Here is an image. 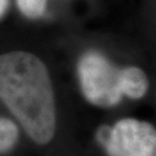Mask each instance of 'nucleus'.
<instances>
[{"instance_id":"2","label":"nucleus","mask_w":156,"mask_h":156,"mask_svg":"<svg viewBox=\"0 0 156 156\" xmlns=\"http://www.w3.org/2000/svg\"><path fill=\"white\" fill-rule=\"evenodd\" d=\"M119 71L103 53L90 50L78 62V78L84 98L100 108H111L123 100Z\"/></svg>"},{"instance_id":"3","label":"nucleus","mask_w":156,"mask_h":156,"mask_svg":"<svg viewBox=\"0 0 156 156\" xmlns=\"http://www.w3.org/2000/svg\"><path fill=\"white\" fill-rule=\"evenodd\" d=\"M100 138L110 156H156V128L148 122L123 118Z\"/></svg>"},{"instance_id":"4","label":"nucleus","mask_w":156,"mask_h":156,"mask_svg":"<svg viewBox=\"0 0 156 156\" xmlns=\"http://www.w3.org/2000/svg\"><path fill=\"white\" fill-rule=\"evenodd\" d=\"M119 84L123 96L140 100L148 90V79L145 72L136 66H127L119 71Z\"/></svg>"},{"instance_id":"6","label":"nucleus","mask_w":156,"mask_h":156,"mask_svg":"<svg viewBox=\"0 0 156 156\" xmlns=\"http://www.w3.org/2000/svg\"><path fill=\"white\" fill-rule=\"evenodd\" d=\"M48 0H16L19 11L31 20L42 17L46 12Z\"/></svg>"},{"instance_id":"7","label":"nucleus","mask_w":156,"mask_h":156,"mask_svg":"<svg viewBox=\"0 0 156 156\" xmlns=\"http://www.w3.org/2000/svg\"><path fill=\"white\" fill-rule=\"evenodd\" d=\"M9 5V0H0V17L6 13Z\"/></svg>"},{"instance_id":"1","label":"nucleus","mask_w":156,"mask_h":156,"mask_svg":"<svg viewBox=\"0 0 156 156\" xmlns=\"http://www.w3.org/2000/svg\"><path fill=\"white\" fill-rule=\"evenodd\" d=\"M0 98L30 139L45 145L56 131V103L49 71L33 53L0 55Z\"/></svg>"},{"instance_id":"5","label":"nucleus","mask_w":156,"mask_h":156,"mask_svg":"<svg viewBox=\"0 0 156 156\" xmlns=\"http://www.w3.org/2000/svg\"><path fill=\"white\" fill-rule=\"evenodd\" d=\"M19 129L9 119L0 118V153H5L16 144Z\"/></svg>"}]
</instances>
